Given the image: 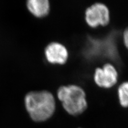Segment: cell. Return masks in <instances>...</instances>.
<instances>
[{"mask_svg":"<svg viewBox=\"0 0 128 128\" xmlns=\"http://www.w3.org/2000/svg\"><path fill=\"white\" fill-rule=\"evenodd\" d=\"M25 104L30 118L37 122L49 119L56 110L54 95L46 90L30 92L25 97Z\"/></svg>","mask_w":128,"mask_h":128,"instance_id":"6da1fadb","label":"cell"},{"mask_svg":"<svg viewBox=\"0 0 128 128\" xmlns=\"http://www.w3.org/2000/svg\"><path fill=\"white\" fill-rule=\"evenodd\" d=\"M57 97L64 110L72 115L81 114L88 107L86 92L79 86H61L57 91Z\"/></svg>","mask_w":128,"mask_h":128,"instance_id":"7a4b0ae2","label":"cell"},{"mask_svg":"<svg viewBox=\"0 0 128 128\" xmlns=\"http://www.w3.org/2000/svg\"><path fill=\"white\" fill-rule=\"evenodd\" d=\"M26 6L30 12L38 18L46 17L50 9L48 0H29L26 2Z\"/></svg>","mask_w":128,"mask_h":128,"instance_id":"8992f818","label":"cell"},{"mask_svg":"<svg viewBox=\"0 0 128 128\" xmlns=\"http://www.w3.org/2000/svg\"><path fill=\"white\" fill-rule=\"evenodd\" d=\"M84 14L86 22L92 28L98 26H106L110 22V11L108 8L101 2L94 3L88 7Z\"/></svg>","mask_w":128,"mask_h":128,"instance_id":"3957f363","label":"cell"},{"mask_svg":"<svg viewBox=\"0 0 128 128\" xmlns=\"http://www.w3.org/2000/svg\"><path fill=\"white\" fill-rule=\"evenodd\" d=\"M45 56L48 62L52 64L62 65L68 58V51L62 43L54 42L49 43L44 50Z\"/></svg>","mask_w":128,"mask_h":128,"instance_id":"5b68a950","label":"cell"},{"mask_svg":"<svg viewBox=\"0 0 128 128\" xmlns=\"http://www.w3.org/2000/svg\"><path fill=\"white\" fill-rule=\"evenodd\" d=\"M119 102L122 107H128V81L120 84L118 89Z\"/></svg>","mask_w":128,"mask_h":128,"instance_id":"52a82bcc","label":"cell"},{"mask_svg":"<svg viewBox=\"0 0 128 128\" xmlns=\"http://www.w3.org/2000/svg\"><path fill=\"white\" fill-rule=\"evenodd\" d=\"M118 72L110 63H106L102 67H97L94 75V81L99 86L110 88L115 85L118 81Z\"/></svg>","mask_w":128,"mask_h":128,"instance_id":"277c9868","label":"cell"},{"mask_svg":"<svg viewBox=\"0 0 128 128\" xmlns=\"http://www.w3.org/2000/svg\"><path fill=\"white\" fill-rule=\"evenodd\" d=\"M123 43L125 46L128 49V27L126 28L124 30L123 34Z\"/></svg>","mask_w":128,"mask_h":128,"instance_id":"ba28073f","label":"cell"}]
</instances>
